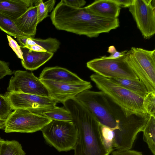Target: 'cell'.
Returning a JSON list of instances; mask_svg holds the SVG:
<instances>
[{"label":"cell","instance_id":"obj_21","mask_svg":"<svg viewBox=\"0 0 155 155\" xmlns=\"http://www.w3.org/2000/svg\"><path fill=\"white\" fill-rule=\"evenodd\" d=\"M142 132L143 141L155 155V117L150 116Z\"/></svg>","mask_w":155,"mask_h":155},{"label":"cell","instance_id":"obj_34","mask_svg":"<svg viewBox=\"0 0 155 155\" xmlns=\"http://www.w3.org/2000/svg\"><path fill=\"white\" fill-rule=\"evenodd\" d=\"M6 120L0 119V129L4 130L6 126Z\"/></svg>","mask_w":155,"mask_h":155},{"label":"cell","instance_id":"obj_5","mask_svg":"<svg viewBox=\"0 0 155 155\" xmlns=\"http://www.w3.org/2000/svg\"><path fill=\"white\" fill-rule=\"evenodd\" d=\"M126 55V62L148 92H155V49L132 47Z\"/></svg>","mask_w":155,"mask_h":155},{"label":"cell","instance_id":"obj_31","mask_svg":"<svg viewBox=\"0 0 155 155\" xmlns=\"http://www.w3.org/2000/svg\"><path fill=\"white\" fill-rule=\"evenodd\" d=\"M61 1L68 5L77 8H81L86 3L84 0H62Z\"/></svg>","mask_w":155,"mask_h":155},{"label":"cell","instance_id":"obj_35","mask_svg":"<svg viewBox=\"0 0 155 155\" xmlns=\"http://www.w3.org/2000/svg\"><path fill=\"white\" fill-rule=\"evenodd\" d=\"M116 51L115 47L113 45H111L108 47L107 52L111 54L114 53Z\"/></svg>","mask_w":155,"mask_h":155},{"label":"cell","instance_id":"obj_28","mask_svg":"<svg viewBox=\"0 0 155 155\" xmlns=\"http://www.w3.org/2000/svg\"><path fill=\"white\" fill-rule=\"evenodd\" d=\"M6 36L10 47L15 52L18 58L21 60L22 59L23 53L20 46L11 36L8 35H7Z\"/></svg>","mask_w":155,"mask_h":155},{"label":"cell","instance_id":"obj_2","mask_svg":"<svg viewBox=\"0 0 155 155\" xmlns=\"http://www.w3.org/2000/svg\"><path fill=\"white\" fill-rule=\"evenodd\" d=\"M63 104L78 130L74 155H109L102 138L101 124L94 115L75 97Z\"/></svg>","mask_w":155,"mask_h":155},{"label":"cell","instance_id":"obj_6","mask_svg":"<svg viewBox=\"0 0 155 155\" xmlns=\"http://www.w3.org/2000/svg\"><path fill=\"white\" fill-rule=\"evenodd\" d=\"M41 131L45 141L59 152L74 149L78 132L72 121L52 120Z\"/></svg>","mask_w":155,"mask_h":155},{"label":"cell","instance_id":"obj_26","mask_svg":"<svg viewBox=\"0 0 155 155\" xmlns=\"http://www.w3.org/2000/svg\"><path fill=\"white\" fill-rule=\"evenodd\" d=\"M101 130L102 138L104 144L107 150L111 153L114 147L113 132L108 128L101 124Z\"/></svg>","mask_w":155,"mask_h":155},{"label":"cell","instance_id":"obj_33","mask_svg":"<svg viewBox=\"0 0 155 155\" xmlns=\"http://www.w3.org/2000/svg\"><path fill=\"white\" fill-rule=\"evenodd\" d=\"M127 50H125L120 52L117 50L114 53L111 54L107 57L109 58H115L121 57L124 55L127 52Z\"/></svg>","mask_w":155,"mask_h":155},{"label":"cell","instance_id":"obj_16","mask_svg":"<svg viewBox=\"0 0 155 155\" xmlns=\"http://www.w3.org/2000/svg\"><path fill=\"white\" fill-rule=\"evenodd\" d=\"M21 49L23 53L22 66L26 69L31 71L37 70L43 65L53 57L54 53L30 51L26 48H21Z\"/></svg>","mask_w":155,"mask_h":155},{"label":"cell","instance_id":"obj_18","mask_svg":"<svg viewBox=\"0 0 155 155\" xmlns=\"http://www.w3.org/2000/svg\"><path fill=\"white\" fill-rule=\"evenodd\" d=\"M21 48H24L28 45H37L47 51L54 53L59 48L60 42L56 38H49L45 39L32 38H17Z\"/></svg>","mask_w":155,"mask_h":155},{"label":"cell","instance_id":"obj_14","mask_svg":"<svg viewBox=\"0 0 155 155\" xmlns=\"http://www.w3.org/2000/svg\"><path fill=\"white\" fill-rule=\"evenodd\" d=\"M84 7L93 15L109 19L118 18L121 9L114 0H96Z\"/></svg>","mask_w":155,"mask_h":155},{"label":"cell","instance_id":"obj_30","mask_svg":"<svg viewBox=\"0 0 155 155\" xmlns=\"http://www.w3.org/2000/svg\"><path fill=\"white\" fill-rule=\"evenodd\" d=\"M112 155H143L141 152L129 150H117L112 151Z\"/></svg>","mask_w":155,"mask_h":155},{"label":"cell","instance_id":"obj_11","mask_svg":"<svg viewBox=\"0 0 155 155\" xmlns=\"http://www.w3.org/2000/svg\"><path fill=\"white\" fill-rule=\"evenodd\" d=\"M7 89L8 91L49 96L46 87L32 72L20 70L13 71Z\"/></svg>","mask_w":155,"mask_h":155},{"label":"cell","instance_id":"obj_25","mask_svg":"<svg viewBox=\"0 0 155 155\" xmlns=\"http://www.w3.org/2000/svg\"><path fill=\"white\" fill-rule=\"evenodd\" d=\"M143 106L146 113L155 117V92H148L144 97Z\"/></svg>","mask_w":155,"mask_h":155},{"label":"cell","instance_id":"obj_20","mask_svg":"<svg viewBox=\"0 0 155 155\" xmlns=\"http://www.w3.org/2000/svg\"><path fill=\"white\" fill-rule=\"evenodd\" d=\"M0 29L9 35L13 36L17 38H28L19 30L13 19L1 12Z\"/></svg>","mask_w":155,"mask_h":155},{"label":"cell","instance_id":"obj_7","mask_svg":"<svg viewBox=\"0 0 155 155\" xmlns=\"http://www.w3.org/2000/svg\"><path fill=\"white\" fill-rule=\"evenodd\" d=\"M126 53L115 58L101 56L87 62L86 65L95 74L105 78L139 79L126 62Z\"/></svg>","mask_w":155,"mask_h":155},{"label":"cell","instance_id":"obj_1","mask_svg":"<svg viewBox=\"0 0 155 155\" xmlns=\"http://www.w3.org/2000/svg\"><path fill=\"white\" fill-rule=\"evenodd\" d=\"M50 18L58 30L89 38L97 37L101 33H108L120 26L118 18L99 17L89 12L84 7H74L61 1L53 10Z\"/></svg>","mask_w":155,"mask_h":155},{"label":"cell","instance_id":"obj_9","mask_svg":"<svg viewBox=\"0 0 155 155\" xmlns=\"http://www.w3.org/2000/svg\"><path fill=\"white\" fill-rule=\"evenodd\" d=\"M4 95L13 110H26L41 115L54 108L58 102L49 96L8 91Z\"/></svg>","mask_w":155,"mask_h":155},{"label":"cell","instance_id":"obj_17","mask_svg":"<svg viewBox=\"0 0 155 155\" xmlns=\"http://www.w3.org/2000/svg\"><path fill=\"white\" fill-rule=\"evenodd\" d=\"M35 0H0V12L16 19L34 5Z\"/></svg>","mask_w":155,"mask_h":155},{"label":"cell","instance_id":"obj_27","mask_svg":"<svg viewBox=\"0 0 155 155\" xmlns=\"http://www.w3.org/2000/svg\"><path fill=\"white\" fill-rule=\"evenodd\" d=\"M12 110L6 97L0 94V119L7 120Z\"/></svg>","mask_w":155,"mask_h":155},{"label":"cell","instance_id":"obj_12","mask_svg":"<svg viewBox=\"0 0 155 155\" xmlns=\"http://www.w3.org/2000/svg\"><path fill=\"white\" fill-rule=\"evenodd\" d=\"M41 80V79H40ZM48 89L49 96L63 104L65 101L75 97L78 94L92 86L90 82L86 81L81 84H74L41 80Z\"/></svg>","mask_w":155,"mask_h":155},{"label":"cell","instance_id":"obj_13","mask_svg":"<svg viewBox=\"0 0 155 155\" xmlns=\"http://www.w3.org/2000/svg\"><path fill=\"white\" fill-rule=\"evenodd\" d=\"M41 80L74 84H81L86 82L75 74L66 68L55 66L45 67L39 75Z\"/></svg>","mask_w":155,"mask_h":155},{"label":"cell","instance_id":"obj_29","mask_svg":"<svg viewBox=\"0 0 155 155\" xmlns=\"http://www.w3.org/2000/svg\"><path fill=\"white\" fill-rule=\"evenodd\" d=\"M13 74V71L9 67L8 63L0 60V80L7 75Z\"/></svg>","mask_w":155,"mask_h":155},{"label":"cell","instance_id":"obj_8","mask_svg":"<svg viewBox=\"0 0 155 155\" xmlns=\"http://www.w3.org/2000/svg\"><path fill=\"white\" fill-rule=\"evenodd\" d=\"M52 120L43 115L26 110L16 109L6 120L4 130L6 133H33L41 130Z\"/></svg>","mask_w":155,"mask_h":155},{"label":"cell","instance_id":"obj_22","mask_svg":"<svg viewBox=\"0 0 155 155\" xmlns=\"http://www.w3.org/2000/svg\"><path fill=\"white\" fill-rule=\"evenodd\" d=\"M42 115L52 120L72 121L70 112L64 107L56 106L53 109L44 112Z\"/></svg>","mask_w":155,"mask_h":155},{"label":"cell","instance_id":"obj_10","mask_svg":"<svg viewBox=\"0 0 155 155\" xmlns=\"http://www.w3.org/2000/svg\"><path fill=\"white\" fill-rule=\"evenodd\" d=\"M128 8L144 38L150 39L155 33V0H133Z\"/></svg>","mask_w":155,"mask_h":155},{"label":"cell","instance_id":"obj_3","mask_svg":"<svg viewBox=\"0 0 155 155\" xmlns=\"http://www.w3.org/2000/svg\"><path fill=\"white\" fill-rule=\"evenodd\" d=\"M89 110L101 125L113 132L120 130L128 120L121 109L102 91L87 90L75 97Z\"/></svg>","mask_w":155,"mask_h":155},{"label":"cell","instance_id":"obj_24","mask_svg":"<svg viewBox=\"0 0 155 155\" xmlns=\"http://www.w3.org/2000/svg\"><path fill=\"white\" fill-rule=\"evenodd\" d=\"M55 2L54 0L43 2L42 0H35L34 5L37 7L38 23L49 16L48 13L53 9Z\"/></svg>","mask_w":155,"mask_h":155},{"label":"cell","instance_id":"obj_4","mask_svg":"<svg viewBox=\"0 0 155 155\" xmlns=\"http://www.w3.org/2000/svg\"><path fill=\"white\" fill-rule=\"evenodd\" d=\"M90 78L100 91L120 108L126 117L136 115L145 118L150 116L143 107L144 97L124 88L109 78L96 74L91 75Z\"/></svg>","mask_w":155,"mask_h":155},{"label":"cell","instance_id":"obj_32","mask_svg":"<svg viewBox=\"0 0 155 155\" xmlns=\"http://www.w3.org/2000/svg\"><path fill=\"white\" fill-rule=\"evenodd\" d=\"M120 8H129L132 4L133 0H114Z\"/></svg>","mask_w":155,"mask_h":155},{"label":"cell","instance_id":"obj_23","mask_svg":"<svg viewBox=\"0 0 155 155\" xmlns=\"http://www.w3.org/2000/svg\"><path fill=\"white\" fill-rule=\"evenodd\" d=\"M21 144L15 140H6L2 144L0 155H25Z\"/></svg>","mask_w":155,"mask_h":155},{"label":"cell","instance_id":"obj_19","mask_svg":"<svg viewBox=\"0 0 155 155\" xmlns=\"http://www.w3.org/2000/svg\"><path fill=\"white\" fill-rule=\"evenodd\" d=\"M124 88L144 97L148 93L144 84L139 79L113 78H109Z\"/></svg>","mask_w":155,"mask_h":155},{"label":"cell","instance_id":"obj_36","mask_svg":"<svg viewBox=\"0 0 155 155\" xmlns=\"http://www.w3.org/2000/svg\"><path fill=\"white\" fill-rule=\"evenodd\" d=\"M5 141V140L3 139H2L1 138H0V153L2 144Z\"/></svg>","mask_w":155,"mask_h":155},{"label":"cell","instance_id":"obj_15","mask_svg":"<svg viewBox=\"0 0 155 155\" xmlns=\"http://www.w3.org/2000/svg\"><path fill=\"white\" fill-rule=\"evenodd\" d=\"M19 30L28 38H34L38 23L37 7L35 5L18 18L14 20Z\"/></svg>","mask_w":155,"mask_h":155}]
</instances>
